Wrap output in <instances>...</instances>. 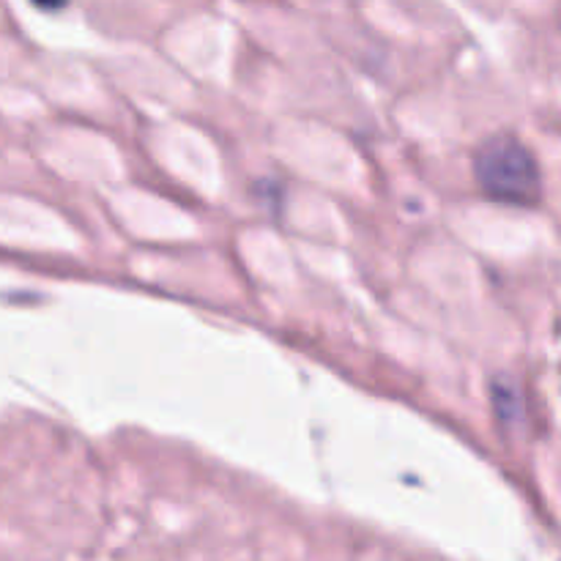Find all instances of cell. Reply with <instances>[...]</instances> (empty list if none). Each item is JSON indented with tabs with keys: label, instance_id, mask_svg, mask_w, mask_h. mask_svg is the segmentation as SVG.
Segmentation results:
<instances>
[{
	"label": "cell",
	"instance_id": "2",
	"mask_svg": "<svg viewBox=\"0 0 561 561\" xmlns=\"http://www.w3.org/2000/svg\"><path fill=\"white\" fill-rule=\"evenodd\" d=\"M493 405H496V414L502 422H515L520 414V398L518 389L513 383H493Z\"/></svg>",
	"mask_w": 561,
	"mask_h": 561
},
{
	"label": "cell",
	"instance_id": "1",
	"mask_svg": "<svg viewBox=\"0 0 561 561\" xmlns=\"http://www.w3.org/2000/svg\"><path fill=\"white\" fill-rule=\"evenodd\" d=\"M477 184L488 197L513 206H531L540 201V168L524 142L513 137H493L474 157Z\"/></svg>",
	"mask_w": 561,
	"mask_h": 561
},
{
	"label": "cell",
	"instance_id": "3",
	"mask_svg": "<svg viewBox=\"0 0 561 561\" xmlns=\"http://www.w3.org/2000/svg\"><path fill=\"white\" fill-rule=\"evenodd\" d=\"M33 3L44 11H58V9H64L66 0H33Z\"/></svg>",
	"mask_w": 561,
	"mask_h": 561
}]
</instances>
